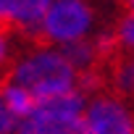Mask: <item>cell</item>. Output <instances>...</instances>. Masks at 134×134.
Masks as SVG:
<instances>
[{"mask_svg": "<svg viewBox=\"0 0 134 134\" xmlns=\"http://www.w3.org/2000/svg\"><path fill=\"white\" fill-rule=\"evenodd\" d=\"M13 74H16V63L11 60V53H8V34L0 32V95L11 84Z\"/></svg>", "mask_w": 134, "mask_h": 134, "instance_id": "52a82bcc", "label": "cell"}, {"mask_svg": "<svg viewBox=\"0 0 134 134\" xmlns=\"http://www.w3.org/2000/svg\"><path fill=\"white\" fill-rule=\"evenodd\" d=\"M116 32L124 45H134V16H121L116 24Z\"/></svg>", "mask_w": 134, "mask_h": 134, "instance_id": "9c48e42d", "label": "cell"}, {"mask_svg": "<svg viewBox=\"0 0 134 134\" xmlns=\"http://www.w3.org/2000/svg\"><path fill=\"white\" fill-rule=\"evenodd\" d=\"M3 97H5V103H8V108L19 116V118H26V116H32L34 110H37V95L32 92V90H26V87H21V84H8L5 90H3Z\"/></svg>", "mask_w": 134, "mask_h": 134, "instance_id": "8992f818", "label": "cell"}, {"mask_svg": "<svg viewBox=\"0 0 134 134\" xmlns=\"http://www.w3.org/2000/svg\"><path fill=\"white\" fill-rule=\"evenodd\" d=\"M16 126H19V116L8 108L5 97L0 95V134H11Z\"/></svg>", "mask_w": 134, "mask_h": 134, "instance_id": "ba28073f", "label": "cell"}, {"mask_svg": "<svg viewBox=\"0 0 134 134\" xmlns=\"http://www.w3.org/2000/svg\"><path fill=\"white\" fill-rule=\"evenodd\" d=\"M95 11L84 0H58L50 5V11L42 19V29L47 42H71L79 37H87L90 26H92Z\"/></svg>", "mask_w": 134, "mask_h": 134, "instance_id": "3957f363", "label": "cell"}, {"mask_svg": "<svg viewBox=\"0 0 134 134\" xmlns=\"http://www.w3.org/2000/svg\"><path fill=\"white\" fill-rule=\"evenodd\" d=\"M53 0H0V32L21 37L34 50H47L50 42L42 29V19Z\"/></svg>", "mask_w": 134, "mask_h": 134, "instance_id": "7a4b0ae2", "label": "cell"}, {"mask_svg": "<svg viewBox=\"0 0 134 134\" xmlns=\"http://www.w3.org/2000/svg\"><path fill=\"white\" fill-rule=\"evenodd\" d=\"M16 84L32 90L37 100L60 95L66 90H74L76 84V69L66 60L63 53H50V50H37L32 58L16 66L13 74Z\"/></svg>", "mask_w": 134, "mask_h": 134, "instance_id": "6da1fadb", "label": "cell"}, {"mask_svg": "<svg viewBox=\"0 0 134 134\" xmlns=\"http://www.w3.org/2000/svg\"><path fill=\"white\" fill-rule=\"evenodd\" d=\"M66 121H69V118H60V116H53V113L37 108L32 116H26L19 124L16 134H63Z\"/></svg>", "mask_w": 134, "mask_h": 134, "instance_id": "5b68a950", "label": "cell"}, {"mask_svg": "<svg viewBox=\"0 0 134 134\" xmlns=\"http://www.w3.org/2000/svg\"><path fill=\"white\" fill-rule=\"evenodd\" d=\"M92 134H134V110H129L118 97L100 95L87 110Z\"/></svg>", "mask_w": 134, "mask_h": 134, "instance_id": "277c9868", "label": "cell"}]
</instances>
